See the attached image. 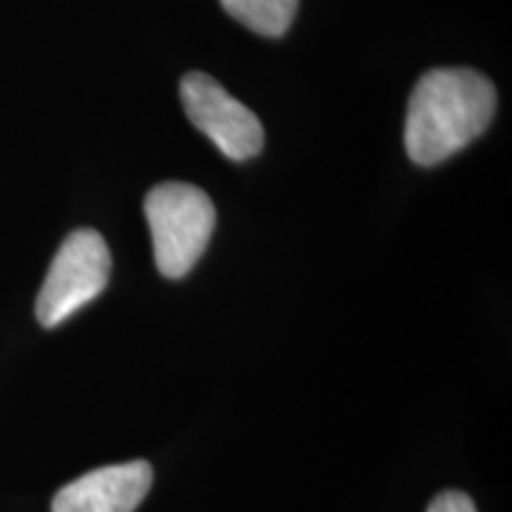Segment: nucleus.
Here are the masks:
<instances>
[{"label":"nucleus","instance_id":"5","mask_svg":"<svg viewBox=\"0 0 512 512\" xmlns=\"http://www.w3.org/2000/svg\"><path fill=\"white\" fill-rule=\"evenodd\" d=\"M152 486V467L145 460L100 467L62 486L53 512H133Z\"/></svg>","mask_w":512,"mask_h":512},{"label":"nucleus","instance_id":"3","mask_svg":"<svg viewBox=\"0 0 512 512\" xmlns=\"http://www.w3.org/2000/svg\"><path fill=\"white\" fill-rule=\"evenodd\" d=\"M112 256L107 242L91 228L74 230L57 249L36 299V318L43 328H57L91 304L107 287Z\"/></svg>","mask_w":512,"mask_h":512},{"label":"nucleus","instance_id":"6","mask_svg":"<svg viewBox=\"0 0 512 512\" xmlns=\"http://www.w3.org/2000/svg\"><path fill=\"white\" fill-rule=\"evenodd\" d=\"M221 5L247 29L275 38L290 29L299 0H221Z\"/></svg>","mask_w":512,"mask_h":512},{"label":"nucleus","instance_id":"7","mask_svg":"<svg viewBox=\"0 0 512 512\" xmlns=\"http://www.w3.org/2000/svg\"><path fill=\"white\" fill-rule=\"evenodd\" d=\"M427 512H477V508L470 496L460 494V491H444L434 498Z\"/></svg>","mask_w":512,"mask_h":512},{"label":"nucleus","instance_id":"1","mask_svg":"<svg viewBox=\"0 0 512 512\" xmlns=\"http://www.w3.org/2000/svg\"><path fill=\"white\" fill-rule=\"evenodd\" d=\"M496 88L472 69H432L415 86L406 114V150L415 164L434 166L489 128Z\"/></svg>","mask_w":512,"mask_h":512},{"label":"nucleus","instance_id":"4","mask_svg":"<svg viewBox=\"0 0 512 512\" xmlns=\"http://www.w3.org/2000/svg\"><path fill=\"white\" fill-rule=\"evenodd\" d=\"M185 114L221 155L245 162L264 147V126L249 107L235 100L219 81L204 72H190L181 81Z\"/></svg>","mask_w":512,"mask_h":512},{"label":"nucleus","instance_id":"2","mask_svg":"<svg viewBox=\"0 0 512 512\" xmlns=\"http://www.w3.org/2000/svg\"><path fill=\"white\" fill-rule=\"evenodd\" d=\"M159 273L178 280L192 271L216 226L209 195L188 183H162L145 197Z\"/></svg>","mask_w":512,"mask_h":512}]
</instances>
